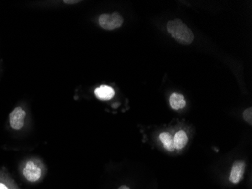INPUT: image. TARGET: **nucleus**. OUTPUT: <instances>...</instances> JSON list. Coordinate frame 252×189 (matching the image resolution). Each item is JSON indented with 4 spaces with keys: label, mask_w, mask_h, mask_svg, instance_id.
I'll return each mask as SVG.
<instances>
[{
    "label": "nucleus",
    "mask_w": 252,
    "mask_h": 189,
    "mask_svg": "<svg viewBox=\"0 0 252 189\" xmlns=\"http://www.w3.org/2000/svg\"><path fill=\"white\" fill-rule=\"evenodd\" d=\"M123 23V18L118 13L103 14L99 18V25L107 31L120 28Z\"/></svg>",
    "instance_id": "f03ea898"
},
{
    "label": "nucleus",
    "mask_w": 252,
    "mask_h": 189,
    "mask_svg": "<svg viewBox=\"0 0 252 189\" xmlns=\"http://www.w3.org/2000/svg\"><path fill=\"white\" fill-rule=\"evenodd\" d=\"M168 32L181 45H190L194 40L192 31L180 19L172 20L167 25Z\"/></svg>",
    "instance_id": "f257e3e1"
},
{
    "label": "nucleus",
    "mask_w": 252,
    "mask_h": 189,
    "mask_svg": "<svg viewBox=\"0 0 252 189\" xmlns=\"http://www.w3.org/2000/svg\"><path fill=\"white\" fill-rule=\"evenodd\" d=\"M80 2V1H70V0H65V1H63V2L66 4H69V5H73V4H76L78 3V2Z\"/></svg>",
    "instance_id": "9b49d317"
},
{
    "label": "nucleus",
    "mask_w": 252,
    "mask_h": 189,
    "mask_svg": "<svg viewBox=\"0 0 252 189\" xmlns=\"http://www.w3.org/2000/svg\"><path fill=\"white\" fill-rule=\"evenodd\" d=\"M160 140L165 146V149L169 151H173L175 150V144H174V138L168 133H162L159 136Z\"/></svg>",
    "instance_id": "1a4fd4ad"
},
{
    "label": "nucleus",
    "mask_w": 252,
    "mask_h": 189,
    "mask_svg": "<svg viewBox=\"0 0 252 189\" xmlns=\"http://www.w3.org/2000/svg\"><path fill=\"white\" fill-rule=\"evenodd\" d=\"M95 96L100 100L107 101L115 96V91L109 86H101L94 91Z\"/></svg>",
    "instance_id": "423d86ee"
},
{
    "label": "nucleus",
    "mask_w": 252,
    "mask_h": 189,
    "mask_svg": "<svg viewBox=\"0 0 252 189\" xmlns=\"http://www.w3.org/2000/svg\"><path fill=\"white\" fill-rule=\"evenodd\" d=\"M0 189H9L6 185L4 183H0Z\"/></svg>",
    "instance_id": "f8f14e48"
},
{
    "label": "nucleus",
    "mask_w": 252,
    "mask_h": 189,
    "mask_svg": "<svg viewBox=\"0 0 252 189\" xmlns=\"http://www.w3.org/2000/svg\"><path fill=\"white\" fill-rule=\"evenodd\" d=\"M188 142V136L186 133L183 130H180L178 133H175L174 136V144H175V149L180 150L186 146Z\"/></svg>",
    "instance_id": "6e6552de"
},
{
    "label": "nucleus",
    "mask_w": 252,
    "mask_h": 189,
    "mask_svg": "<svg viewBox=\"0 0 252 189\" xmlns=\"http://www.w3.org/2000/svg\"><path fill=\"white\" fill-rule=\"evenodd\" d=\"M243 118L244 120L249 124H252V108L246 109L243 113Z\"/></svg>",
    "instance_id": "9d476101"
},
{
    "label": "nucleus",
    "mask_w": 252,
    "mask_h": 189,
    "mask_svg": "<svg viewBox=\"0 0 252 189\" xmlns=\"http://www.w3.org/2000/svg\"><path fill=\"white\" fill-rule=\"evenodd\" d=\"M23 176L28 181L36 183L42 176V171L40 166L35 160H30L25 163L22 170Z\"/></svg>",
    "instance_id": "7ed1b4c3"
},
{
    "label": "nucleus",
    "mask_w": 252,
    "mask_h": 189,
    "mask_svg": "<svg viewBox=\"0 0 252 189\" xmlns=\"http://www.w3.org/2000/svg\"><path fill=\"white\" fill-rule=\"evenodd\" d=\"M25 116H26V112L22 108H15L9 115L10 126L15 130H20L22 129L25 125Z\"/></svg>",
    "instance_id": "20e7f679"
},
{
    "label": "nucleus",
    "mask_w": 252,
    "mask_h": 189,
    "mask_svg": "<svg viewBox=\"0 0 252 189\" xmlns=\"http://www.w3.org/2000/svg\"><path fill=\"white\" fill-rule=\"evenodd\" d=\"M117 189H130V188L128 187V186H120V187Z\"/></svg>",
    "instance_id": "ddd939ff"
},
{
    "label": "nucleus",
    "mask_w": 252,
    "mask_h": 189,
    "mask_svg": "<svg viewBox=\"0 0 252 189\" xmlns=\"http://www.w3.org/2000/svg\"><path fill=\"white\" fill-rule=\"evenodd\" d=\"M246 164L243 161H236L233 164L232 167L231 172H230V180L231 183L234 184H237L241 181L244 174Z\"/></svg>",
    "instance_id": "39448f33"
},
{
    "label": "nucleus",
    "mask_w": 252,
    "mask_h": 189,
    "mask_svg": "<svg viewBox=\"0 0 252 189\" xmlns=\"http://www.w3.org/2000/svg\"><path fill=\"white\" fill-rule=\"evenodd\" d=\"M170 105L171 108L175 110H179L183 109L186 105L184 96L179 93H173L171 95L169 99Z\"/></svg>",
    "instance_id": "0eeeda50"
}]
</instances>
